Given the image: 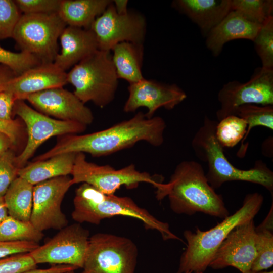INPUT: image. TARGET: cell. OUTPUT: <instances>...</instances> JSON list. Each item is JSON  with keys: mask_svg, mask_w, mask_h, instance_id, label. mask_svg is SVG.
Returning a JSON list of instances; mask_svg holds the SVG:
<instances>
[{"mask_svg": "<svg viewBox=\"0 0 273 273\" xmlns=\"http://www.w3.org/2000/svg\"><path fill=\"white\" fill-rule=\"evenodd\" d=\"M166 127V123L161 117L149 118L139 112L130 119L100 131L83 135H63L54 147L36 157L35 161L68 153L105 156L131 147L140 141L160 146L164 142Z\"/></svg>", "mask_w": 273, "mask_h": 273, "instance_id": "1", "label": "cell"}, {"mask_svg": "<svg viewBox=\"0 0 273 273\" xmlns=\"http://www.w3.org/2000/svg\"><path fill=\"white\" fill-rule=\"evenodd\" d=\"M166 197L172 211L178 214L201 212L222 219L229 215L222 196L209 184L202 166L193 160L178 164L169 181L156 189L158 200Z\"/></svg>", "mask_w": 273, "mask_h": 273, "instance_id": "2", "label": "cell"}, {"mask_svg": "<svg viewBox=\"0 0 273 273\" xmlns=\"http://www.w3.org/2000/svg\"><path fill=\"white\" fill-rule=\"evenodd\" d=\"M217 122L205 116L192 141L195 155L207 164L206 176L210 185L215 190L226 182L247 181L264 187L272 195L273 172L265 163L257 160L252 168L244 170L236 167L229 161L224 148L215 136Z\"/></svg>", "mask_w": 273, "mask_h": 273, "instance_id": "3", "label": "cell"}, {"mask_svg": "<svg viewBox=\"0 0 273 273\" xmlns=\"http://www.w3.org/2000/svg\"><path fill=\"white\" fill-rule=\"evenodd\" d=\"M72 219L77 223L99 224L106 218L122 215L141 220L146 229L157 231L164 240H183L173 233L167 222L161 221L128 197L106 195L83 183L75 191Z\"/></svg>", "mask_w": 273, "mask_h": 273, "instance_id": "4", "label": "cell"}, {"mask_svg": "<svg viewBox=\"0 0 273 273\" xmlns=\"http://www.w3.org/2000/svg\"><path fill=\"white\" fill-rule=\"evenodd\" d=\"M263 200L260 193L248 194L237 211L213 228L205 231L197 228L195 232L185 230L184 236L187 241V248L180 257L177 273L203 272L229 233L236 226L253 219Z\"/></svg>", "mask_w": 273, "mask_h": 273, "instance_id": "5", "label": "cell"}, {"mask_svg": "<svg viewBox=\"0 0 273 273\" xmlns=\"http://www.w3.org/2000/svg\"><path fill=\"white\" fill-rule=\"evenodd\" d=\"M67 83L83 103L92 102L100 108L114 100L118 77L110 51L98 50L74 66L67 72Z\"/></svg>", "mask_w": 273, "mask_h": 273, "instance_id": "6", "label": "cell"}, {"mask_svg": "<svg viewBox=\"0 0 273 273\" xmlns=\"http://www.w3.org/2000/svg\"><path fill=\"white\" fill-rule=\"evenodd\" d=\"M66 26L58 13L22 14L12 38L21 51L41 63H54L59 53L58 40Z\"/></svg>", "mask_w": 273, "mask_h": 273, "instance_id": "7", "label": "cell"}, {"mask_svg": "<svg viewBox=\"0 0 273 273\" xmlns=\"http://www.w3.org/2000/svg\"><path fill=\"white\" fill-rule=\"evenodd\" d=\"M138 248L130 239L99 233L90 237L80 273H134Z\"/></svg>", "mask_w": 273, "mask_h": 273, "instance_id": "8", "label": "cell"}, {"mask_svg": "<svg viewBox=\"0 0 273 273\" xmlns=\"http://www.w3.org/2000/svg\"><path fill=\"white\" fill-rule=\"evenodd\" d=\"M71 175L73 185L86 183L106 195L114 194L122 186L131 189L146 183L157 189L162 183L149 173L138 171L133 164L116 169L88 162L82 153H77Z\"/></svg>", "mask_w": 273, "mask_h": 273, "instance_id": "9", "label": "cell"}, {"mask_svg": "<svg viewBox=\"0 0 273 273\" xmlns=\"http://www.w3.org/2000/svg\"><path fill=\"white\" fill-rule=\"evenodd\" d=\"M13 112L25 123L28 140L22 152L15 158L18 168L24 167L37 148L55 136L76 134L84 131L87 126L81 123L51 118L28 105L24 100H16Z\"/></svg>", "mask_w": 273, "mask_h": 273, "instance_id": "10", "label": "cell"}, {"mask_svg": "<svg viewBox=\"0 0 273 273\" xmlns=\"http://www.w3.org/2000/svg\"><path fill=\"white\" fill-rule=\"evenodd\" d=\"M217 99L220 103L216 113L218 121L235 115L238 108L244 105H273V70L257 67L247 82L226 83L218 92Z\"/></svg>", "mask_w": 273, "mask_h": 273, "instance_id": "11", "label": "cell"}, {"mask_svg": "<svg viewBox=\"0 0 273 273\" xmlns=\"http://www.w3.org/2000/svg\"><path fill=\"white\" fill-rule=\"evenodd\" d=\"M89 238L88 230L80 223L67 225L29 254L37 264L69 265L82 268Z\"/></svg>", "mask_w": 273, "mask_h": 273, "instance_id": "12", "label": "cell"}, {"mask_svg": "<svg viewBox=\"0 0 273 273\" xmlns=\"http://www.w3.org/2000/svg\"><path fill=\"white\" fill-rule=\"evenodd\" d=\"M90 29L95 35L100 50L110 51L123 42L143 43L146 32V20L139 13L129 11L117 13L113 1L93 23Z\"/></svg>", "mask_w": 273, "mask_h": 273, "instance_id": "13", "label": "cell"}, {"mask_svg": "<svg viewBox=\"0 0 273 273\" xmlns=\"http://www.w3.org/2000/svg\"><path fill=\"white\" fill-rule=\"evenodd\" d=\"M73 185L71 178L62 176L34 186L30 221L36 229L41 232L51 229L60 230L68 225L61 204Z\"/></svg>", "mask_w": 273, "mask_h": 273, "instance_id": "14", "label": "cell"}, {"mask_svg": "<svg viewBox=\"0 0 273 273\" xmlns=\"http://www.w3.org/2000/svg\"><path fill=\"white\" fill-rule=\"evenodd\" d=\"M256 255L255 226L253 219L234 228L217 249L209 266L236 268L241 273L251 271Z\"/></svg>", "mask_w": 273, "mask_h": 273, "instance_id": "15", "label": "cell"}, {"mask_svg": "<svg viewBox=\"0 0 273 273\" xmlns=\"http://www.w3.org/2000/svg\"><path fill=\"white\" fill-rule=\"evenodd\" d=\"M128 97L123 107L125 112H134L141 107L147 109L148 118L154 116L160 108L173 109L187 98L186 93L175 84H168L153 80H143L128 87Z\"/></svg>", "mask_w": 273, "mask_h": 273, "instance_id": "16", "label": "cell"}, {"mask_svg": "<svg viewBox=\"0 0 273 273\" xmlns=\"http://www.w3.org/2000/svg\"><path fill=\"white\" fill-rule=\"evenodd\" d=\"M40 112L59 120L92 123L91 110L73 93L63 87L51 88L28 96L26 99Z\"/></svg>", "mask_w": 273, "mask_h": 273, "instance_id": "17", "label": "cell"}, {"mask_svg": "<svg viewBox=\"0 0 273 273\" xmlns=\"http://www.w3.org/2000/svg\"><path fill=\"white\" fill-rule=\"evenodd\" d=\"M67 72L54 63H40L14 77L6 90L16 101L25 100L31 94L63 87L67 83Z\"/></svg>", "mask_w": 273, "mask_h": 273, "instance_id": "18", "label": "cell"}, {"mask_svg": "<svg viewBox=\"0 0 273 273\" xmlns=\"http://www.w3.org/2000/svg\"><path fill=\"white\" fill-rule=\"evenodd\" d=\"M59 38L61 50L54 63L65 71L99 50L90 29L67 25Z\"/></svg>", "mask_w": 273, "mask_h": 273, "instance_id": "19", "label": "cell"}, {"mask_svg": "<svg viewBox=\"0 0 273 273\" xmlns=\"http://www.w3.org/2000/svg\"><path fill=\"white\" fill-rule=\"evenodd\" d=\"M249 21L237 12L231 10L205 36L206 47L217 57L230 41L245 39L253 41L260 26Z\"/></svg>", "mask_w": 273, "mask_h": 273, "instance_id": "20", "label": "cell"}, {"mask_svg": "<svg viewBox=\"0 0 273 273\" xmlns=\"http://www.w3.org/2000/svg\"><path fill=\"white\" fill-rule=\"evenodd\" d=\"M172 6L187 16L205 37L231 11V0H175Z\"/></svg>", "mask_w": 273, "mask_h": 273, "instance_id": "21", "label": "cell"}, {"mask_svg": "<svg viewBox=\"0 0 273 273\" xmlns=\"http://www.w3.org/2000/svg\"><path fill=\"white\" fill-rule=\"evenodd\" d=\"M77 153L58 155L42 161H34L19 169L18 176L33 186L42 181L71 174Z\"/></svg>", "mask_w": 273, "mask_h": 273, "instance_id": "22", "label": "cell"}, {"mask_svg": "<svg viewBox=\"0 0 273 273\" xmlns=\"http://www.w3.org/2000/svg\"><path fill=\"white\" fill-rule=\"evenodd\" d=\"M110 0H62L58 14L67 26L86 29L112 3Z\"/></svg>", "mask_w": 273, "mask_h": 273, "instance_id": "23", "label": "cell"}, {"mask_svg": "<svg viewBox=\"0 0 273 273\" xmlns=\"http://www.w3.org/2000/svg\"><path fill=\"white\" fill-rule=\"evenodd\" d=\"M112 61L119 79L129 84L144 79L142 67L144 56L143 43L123 42L112 49Z\"/></svg>", "mask_w": 273, "mask_h": 273, "instance_id": "24", "label": "cell"}, {"mask_svg": "<svg viewBox=\"0 0 273 273\" xmlns=\"http://www.w3.org/2000/svg\"><path fill=\"white\" fill-rule=\"evenodd\" d=\"M34 186L18 176L11 184L4 199L8 214L20 220L30 221Z\"/></svg>", "mask_w": 273, "mask_h": 273, "instance_id": "25", "label": "cell"}, {"mask_svg": "<svg viewBox=\"0 0 273 273\" xmlns=\"http://www.w3.org/2000/svg\"><path fill=\"white\" fill-rule=\"evenodd\" d=\"M273 206L264 220L255 226L256 255L251 271L258 272L267 269L273 265Z\"/></svg>", "mask_w": 273, "mask_h": 273, "instance_id": "26", "label": "cell"}, {"mask_svg": "<svg viewBox=\"0 0 273 273\" xmlns=\"http://www.w3.org/2000/svg\"><path fill=\"white\" fill-rule=\"evenodd\" d=\"M235 115L243 119L247 125L246 134L238 152V157H243L247 150L244 146V141L253 127L261 126L273 129V105H244L238 108Z\"/></svg>", "mask_w": 273, "mask_h": 273, "instance_id": "27", "label": "cell"}, {"mask_svg": "<svg viewBox=\"0 0 273 273\" xmlns=\"http://www.w3.org/2000/svg\"><path fill=\"white\" fill-rule=\"evenodd\" d=\"M43 232L36 229L30 221H25L8 215L0 223V241L39 242Z\"/></svg>", "mask_w": 273, "mask_h": 273, "instance_id": "28", "label": "cell"}, {"mask_svg": "<svg viewBox=\"0 0 273 273\" xmlns=\"http://www.w3.org/2000/svg\"><path fill=\"white\" fill-rule=\"evenodd\" d=\"M246 121L237 115H231L217 122L215 136L224 147L232 148L244 139L247 130Z\"/></svg>", "mask_w": 273, "mask_h": 273, "instance_id": "29", "label": "cell"}, {"mask_svg": "<svg viewBox=\"0 0 273 273\" xmlns=\"http://www.w3.org/2000/svg\"><path fill=\"white\" fill-rule=\"evenodd\" d=\"M231 10H234L247 20L262 25L273 16L272 0H231Z\"/></svg>", "mask_w": 273, "mask_h": 273, "instance_id": "30", "label": "cell"}, {"mask_svg": "<svg viewBox=\"0 0 273 273\" xmlns=\"http://www.w3.org/2000/svg\"><path fill=\"white\" fill-rule=\"evenodd\" d=\"M263 69L273 70V16L260 26L252 41Z\"/></svg>", "mask_w": 273, "mask_h": 273, "instance_id": "31", "label": "cell"}, {"mask_svg": "<svg viewBox=\"0 0 273 273\" xmlns=\"http://www.w3.org/2000/svg\"><path fill=\"white\" fill-rule=\"evenodd\" d=\"M40 63L36 57L29 53L13 52L0 46V64L9 67L17 75Z\"/></svg>", "mask_w": 273, "mask_h": 273, "instance_id": "32", "label": "cell"}, {"mask_svg": "<svg viewBox=\"0 0 273 273\" xmlns=\"http://www.w3.org/2000/svg\"><path fill=\"white\" fill-rule=\"evenodd\" d=\"M21 14L14 1L0 0V40L12 38Z\"/></svg>", "mask_w": 273, "mask_h": 273, "instance_id": "33", "label": "cell"}, {"mask_svg": "<svg viewBox=\"0 0 273 273\" xmlns=\"http://www.w3.org/2000/svg\"><path fill=\"white\" fill-rule=\"evenodd\" d=\"M16 156L11 149L0 156V197H3L13 181L18 176L19 168Z\"/></svg>", "mask_w": 273, "mask_h": 273, "instance_id": "34", "label": "cell"}, {"mask_svg": "<svg viewBox=\"0 0 273 273\" xmlns=\"http://www.w3.org/2000/svg\"><path fill=\"white\" fill-rule=\"evenodd\" d=\"M37 265L29 253L14 254L0 258V273H21Z\"/></svg>", "mask_w": 273, "mask_h": 273, "instance_id": "35", "label": "cell"}, {"mask_svg": "<svg viewBox=\"0 0 273 273\" xmlns=\"http://www.w3.org/2000/svg\"><path fill=\"white\" fill-rule=\"evenodd\" d=\"M62 0H15L23 14L58 13Z\"/></svg>", "mask_w": 273, "mask_h": 273, "instance_id": "36", "label": "cell"}, {"mask_svg": "<svg viewBox=\"0 0 273 273\" xmlns=\"http://www.w3.org/2000/svg\"><path fill=\"white\" fill-rule=\"evenodd\" d=\"M39 246L30 241H0V258L16 254L30 253Z\"/></svg>", "mask_w": 273, "mask_h": 273, "instance_id": "37", "label": "cell"}, {"mask_svg": "<svg viewBox=\"0 0 273 273\" xmlns=\"http://www.w3.org/2000/svg\"><path fill=\"white\" fill-rule=\"evenodd\" d=\"M16 100L12 94L6 90L0 92V119L12 120V115Z\"/></svg>", "mask_w": 273, "mask_h": 273, "instance_id": "38", "label": "cell"}, {"mask_svg": "<svg viewBox=\"0 0 273 273\" xmlns=\"http://www.w3.org/2000/svg\"><path fill=\"white\" fill-rule=\"evenodd\" d=\"M21 126L17 120L5 121L0 119V132L7 135L14 145L17 144L20 138Z\"/></svg>", "mask_w": 273, "mask_h": 273, "instance_id": "39", "label": "cell"}, {"mask_svg": "<svg viewBox=\"0 0 273 273\" xmlns=\"http://www.w3.org/2000/svg\"><path fill=\"white\" fill-rule=\"evenodd\" d=\"M77 267L69 265H54L46 269L37 268L28 270L21 273H65L70 271H74Z\"/></svg>", "mask_w": 273, "mask_h": 273, "instance_id": "40", "label": "cell"}, {"mask_svg": "<svg viewBox=\"0 0 273 273\" xmlns=\"http://www.w3.org/2000/svg\"><path fill=\"white\" fill-rule=\"evenodd\" d=\"M17 75L9 67L0 64V92L7 89L9 83Z\"/></svg>", "mask_w": 273, "mask_h": 273, "instance_id": "41", "label": "cell"}, {"mask_svg": "<svg viewBox=\"0 0 273 273\" xmlns=\"http://www.w3.org/2000/svg\"><path fill=\"white\" fill-rule=\"evenodd\" d=\"M10 139L4 133L0 132V156L14 146Z\"/></svg>", "mask_w": 273, "mask_h": 273, "instance_id": "42", "label": "cell"}, {"mask_svg": "<svg viewBox=\"0 0 273 273\" xmlns=\"http://www.w3.org/2000/svg\"><path fill=\"white\" fill-rule=\"evenodd\" d=\"M128 3L127 0H115L113 1L115 11L119 15L126 14L129 12L127 8Z\"/></svg>", "mask_w": 273, "mask_h": 273, "instance_id": "43", "label": "cell"}, {"mask_svg": "<svg viewBox=\"0 0 273 273\" xmlns=\"http://www.w3.org/2000/svg\"><path fill=\"white\" fill-rule=\"evenodd\" d=\"M9 215L4 196L0 197V223Z\"/></svg>", "mask_w": 273, "mask_h": 273, "instance_id": "44", "label": "cell"}, {"mask_svg": "<svg viewBox=\"0 0 273 273\" xmlns=\"http://www.w3.org/2000/svg\"><path fill=\"white\" fill-rule=\"evenodd\" d=\"M249 273H273V271H258V272H252V271H250V272Z\"/></svg>", "mask_w": 273, "mask_h": 273, "instance_id": "45", "label": "cell"}, {"mask_svg": "<svg viewBox=\"0 0 273 273\" xmlns=\"http://www.w3.org/2000/svg\"><path fill=\"white\" fill-rule=\"evenodd\" d=\"M65 273H75V272H74V271H70L66 272Z\"/></svg>", "mask_w": 273, "mask_h": 273, "instance_id": "46", "label": "cell"}, {"mask_svg": "<svg viewBox=\"0 0 273 273\" xmlns=\"http://www.w3.org/2000/svg\"><path fill=\"white\" fill-rule=\"evenodd\" d=\"M185 273H192V272H191V271H189V272H185ZM197 273H203V272H197Z\"/></svg>", "mask_w": 273, "mask_h": 273, "instance_id": "47", "label": "cell"}]
</instances>
